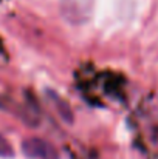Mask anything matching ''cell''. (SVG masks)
I'll return each instance as SVG.
<instances>
[{
    "label": "cell",
    "instance_id": "1",
    "mask_svg": "<svg viewBox=\"0 0 158 159\" xmlns=\"http://www.w3.org/2000/svg\"><path fill=\"white\" fill-rule=\"evenodd\" d=\"M93 0H60L62 16L70 23H85L90 19Z\"/></svg>",
    "mask_w": 158,
    "mask_h": 159
},
{
    "label": "cell",
    "instance_id": "2",
    "mask_svg": "<svg viewBox=\"0 0 158 159\" xmlns=\"http://www.w3.org/2000/svg\"><path fill=\"white\" fill-rule=\"evenodd\" d=\"M22 152L31 159H59L57 150L41 138H28L22 144Z\"/></svg>",
    "mask_w": 158,
    "mask_h": 159
},
{
    "label": "cell",
    "instance_id": "3",
    "mask_svg": "<svg viewBox=\"0 0 158 159\" xmlns=\"http://www.w3.org/2000/svg\"><path fill=\"white\" fill-rule=\"evenodd\" d=\"M50 96V99H51V102H53V105L54 107H57L56 110H57V113H59V116L65 120V122H68V124H71V120H73V114H71V110H70V107H68V104L65 102V101H62L56 93H48Z\"/></svg>",
    "mask_w": 158,
    "mask_h": 159
},
{
    "label": "cell",
    "instance_id": "4",
    "mask_svg": "<svg viewBox=\"0 0 158 159\" xmlns=\"http://www.w3.org/2000/svg\"><path fill=\"white\" fill-rule=\"evenodd\" d=\"M14 155L11 144L6 141V138L0 133V158H11Z\"/></svg>",
    "mask_w": 158,
    "mask_h": 159
}]
</instances>
